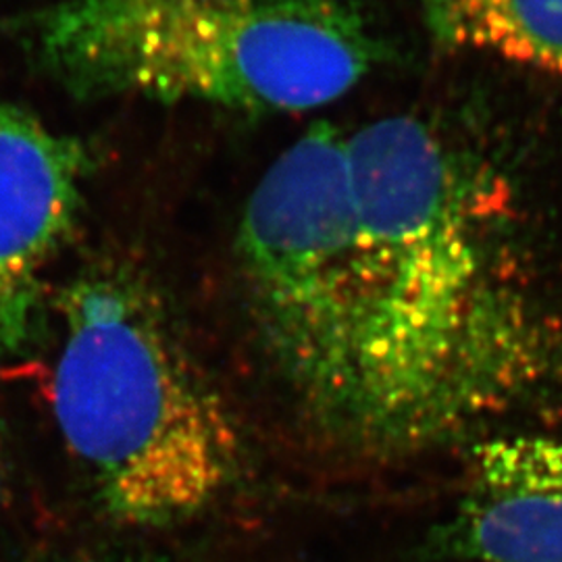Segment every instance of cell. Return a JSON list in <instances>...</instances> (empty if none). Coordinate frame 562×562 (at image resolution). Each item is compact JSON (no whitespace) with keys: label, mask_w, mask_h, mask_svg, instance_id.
Returning a JSON list of instances; mask_svg holds the SVG:
<instances>
[{"label":"cell","mask_w":562,"mask_h":562,"mask_svg":"<svg viewBox=\"0 0 562 562\" xmlns=\"http://www.w3.org/2000/svg\"><path fill=\"white\" fill-rule=\"evenodd\" d=\"M57 311L53 415L104 515L157 529L215 503L236 480L240 436L150 278L92 262Z\"/></svg>","instance_id":"obj_2"},{"label":"cell","mask_w":562,"mask_h":562,"mask_svg":"<svg viewBox=\"0 0 562 562\" xmlns=\"http://www.w3.org/2000/svg\"><path fill=\"white\" fill-rule=\"evenodd\" d=\"M81 562H176L162 554L155 552H144V550H120V552H109L101 557H92Z\"/></svg>","instance_id":"obj_7"},{"label":"cell","mask_w":562,"mask_h":562,"mask_svg":"<svg viewBox=\"0 0 562 562\" xmlns=\"http://www.w3.org/2000/svg\"><path fill=\"white\" fill-rule=\"evenodd\" d=\"M357 229L327 311L281 369L302 411L367 452L440 442L548 375L554 336L492 267L467 181L425 123L346 136Z\"/></svg>","instance_id":"obj_1"},{"label":"cell","mask_w":562,"mask_h":562,"mask_svg":"<svg viewBox=\"0 0 562 562\" xmlns=\"http://www.w3.org/2000/svg\"><path fill=\"white\" fill-rule=\"evenodd\" d=\"M446 44L562 80V0H427Z\"/></svg>","instance_id":"obj_6"},{"label":"cell","mask_w":562,"mask_h":562,"mask_svg":"<svg viewBox=\"0 0 562 562\" xmlns=\"http://www.w3.org/2000/svg\"><path fill=\"white\" fill-rule=\"evenodd\" d=\"M7 483H9V454H7V446L0 436V503L4 498L7 492Z\"/></svg>","instance_id":"obj_8"},{"label":"cell","mask_w":562,"mask_h":562,"mask_svg":"<svg viewBox=\"0 0 562 562\" xmlns=\"http://www.w3.org/2000/svg\"><path fill=\"white\" fill-rule=\"evenodd\" d=\"M90 171L80 140L0 99V357L41 323L44 273L78 225Z\"/></svg>","instance_id":"obj_4"},{"label":"cell","mask_w":562,"mask_h":562,"mask_svg":"<svg viewBox=\"0 0 562 562\" xmlns=\"http://www.w3.org/2000/svg\"><path fill=\"white\" fill-rule=\"evenodd\" d=\"M442 542L467 562H562V438L480 443Z\"/></svg>","instance_id":"obj_5"},{"label":"cell","mask_w":562,"mask_h":562,"mask_svg":"<svg viewBox=\"0 0 562 562\" xmlns=\"http://www.w3.org/2000/svg\"><path fill=\"white\" fill-rule=\"evenodd\" d=\"M80 99L304 113L361 83L382 46L350 0H55L27 30Z\"/></svg>","instance_id":"obj_3"}]
</instances>
